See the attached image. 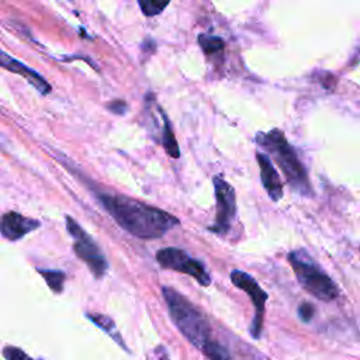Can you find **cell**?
<instances>
[{
  "label": "cell",
  "mask_w": 360,
  "mask_h": 360,
  "mask_svg": "<svg viewBox=\"0 0 360 360\" xmlns=\"http://www.w3.org/2000/svg\"><path fill=\"white\" fill-rule=\"evenodd\" d=\"M156 260L165 269L180 271L193 277L202 287L211 284V276L207 271L205 266L179 248H163L158 250Z\"/></svg>",
  "instance_id": "5b68a950"
},
{
  "label": "cell",
  "mask_w": 360,
  "mask_h": 360,
  "mask_svg": "<svg viewBox=\"0 0 360 360\" xmlns=\"http://www.w3.org/2000/svg\"><path fill=\"white\" fill-rule=\"evenodd\" d=\"M256 159L260 167V177L263 187L273 201H278L283 197V183L270 160V158L262 152L256 153Z\"/></svg>",
  "instance_id": "8fae6325"
},
{
  "label": "cell",
  "mask_w": 360,
  "mask_h": 360,
  "mask_svg": "<svg viewBox=\"0 0 360 360\" xmlns=\"http://www.w3.org/2000/svg\"><path fill=\"white\" fill-rule=\"evenodd\" d=\"M231 281L235 287L243 290L252 300L255 307V318L250 325V335L255 339H259L263 329V319H264V309L267 301V292L257 284V281L248 273L242 270H232L231 271Z\"/></svg>",
  "instance_id": "ba28073f"
},
{
  "label": "cell",
  "mask_w": 360,
  "mask_h": 360,
  "mask_svg": "<svg viewBox=\"0 0 360 360\" xmlns=\"http://www.w3.org/2000/svg\"><path fill=\"white\" fill-rule=\"evenodd\" d=\"M212 181L217 200V217L214 224L208 226V231L217 235H225L229 231L231 222L236 214L235 190L221 176H215Z\"/></svg>",
  "instance_id": "52a82bcc"
},
{
  "label": "cell",
  "mask_w": 360,
  "mask_h": 360,
  "mask_svg": "<svg viewBox=\"0 0 360 360\" xmlns=\"http://www.w3.org/2000/svg\"><path fill=\"white\" fill-rule=\"evenodd\" d=\"M162 294L173 323L194 347L201 350L211 340L210 323L204 314L172 287H163Z\"/></svg>",
  "instance_id": "7a4b0ae2"
},
{
  "label": "cell",
  "mask_w": 360,
  "mask_h": 360,
  "mask_svg": "<svg viewBox=\"0 0 360 360\" xmlns=\"http://www.w3.org/2000/svg\"><path fill=\"white\" fill-rule=\"evenodd\" d=\"M39 273L44 276V278L46 280L48 285L55 292H60L62 291L63 281H65V273H62L59 270H39Z\"/></svg>",
  "instance_id": "e0dca14e"
},
{
  "label": "cell",
  "mask_w": 360,
  "mask_h": 360,
  "mask_svg": "<svg viewBox=\"0 0 360 360\" xmlns=\"http://www.w3.org/2000/svg\"><path fill=\"white\" fill-rule=\"evenodd\" d=\"M105 211L131 235L141 239H158L179 224L172 214L121 194H98Z\"/></svg>",
  "instance_id": "6da1fadb"
},
{
  "label": "cell",
  "mask_w": 360,
  "mask_h": 360,
  "mask_svg": "<svg viewBox=\"0 0 360 360\" xmlns=\"http://www.w3.org/2000/svg\"><path fill=\"white\" fill-rule=\"evenodd\" d=\"M159 112L162 115L163 120V129H162V145L165 148V150L169 153V156L172 158H179L180 156V150H179V145L177 141L174 138V134L172 131V125L170 121L167 120L166 114L159 108Z\"/></svg>",
  "instance_id": "7c38bea8"
},
{
  "label": "cell",
  "mask_w": 360,
  "mask_h": 360,
  "mask_svg": "<svg viewBox=\"0 0 360 360\" xmlns=\"http://www.w3.org/2000/svg\"><path fill=\"white\" fill-rule=\"evenodd\" d=\"M108 110H110L111 112H114V114L122 115V114L127 111V104H125V101H122V100H115V101H112V103L108 104Z\"/></svg>",
  "instance_id": "ffe728a7"
},
{
  "label": "cell",
  "mask_w": 360,
  "mask_h": 360,
  "mask_svg": "<svg viewBox=\"0 0 360 360\" xmlns=\"http://www.w3.org/2000/svg\"><path fill=\"white\" fill-rule=\"evenodd\" d=\"M66 228L75 239V253L89 266V269L93 271L96 277H101L105 273L108 263L101 250L98 249V246L96 245V242L72 217H66Z\"/></svg>",
  "instance_id": "8992f818"
},
{
  "label": "cell",
  "mask_w": 360,
  "mask_h": 360,
  "mask_svg": "<svg viewBox=\"0 0 360 360\" xmlns=\"http://www.w3.org/2000/svg\"><path fill=\"white\" fill-rule=\"evenodd\" d=\"M3 356L7 360H32L30 356H27L22 350H20L18 347L14 346H7L3 350Z\"/></svg>",
  "instance_id": "d6986e66"
},
{
  "label": "cell",
  "mask_w": 360,
  "mask_h": 360,
  "mask_svg": "<svg viewBox=\"0 0 360 360\" xmlns=\"http://www.w3.org/2000/svg\"><path fill=\"white\" fill-rule=\"evenodd\" d=\"M287 260L301 287L312 297L326 302L338 298L339 287L336 283L304 250L290 252Z\"/></svg>",
  "instance_id": "277c9868"
},
{
  "label": "cell",
  "mask_w": 360,
  "mask_h": 360,
  "mask_svg": "<svg viewBox=\"0 0 360 360\" xmlns=\"http://www.w3.org/2000/svg\"><path fill=\"white\" fill-rule=\"evenodd\" d=\"M39 226V221L10 211L0 218V233L8 240H18Z\"/></svg>",
  "instance_id": "30bf717a"
},
{
  "label": "cell",
  "mask_w": 360,
  "mask_h": 360,
  "mask_svg": "<svg viewBox=\"0 0 360 360\" xmlns=\"http://www.w3.org/2000/svg\"><path fill=\"white\" fill-rule=\"evenodd\" d=\"M198 44L207 53H214L218 51H222L225 46V42L221 37H214V35H207V34H200L198 35Z\"/></svg>",
  "instance_id": "9a60e30c"
},
{
  "label": "cell",
  "mask_w": 360,
  "mask_h": 360,
  "mask_svg": "<svg viewBox=\"0 0 360 360\" xmlns=\"http://www.w3.org/2000/svg\"><path fill=\"white\" fill-rule=\"evenodd\" d=\"M256 143L274 156L292 188L304 195L311 194L307 170L281 131L271 129L269 132H257Z\"/></svg>",
  "instance_id": "3957f363"
},
{
  "label": "cell",
  "mask_w": 360,
  "mask_h": 360,
  "mask_svg": "<svg viewBox=\"0 0 360 360\" xmlns=\"http://www.w3.org/2000/svg\"><path fill=\"white\" fill-rule=\"evenodd\" d=\"M89 318L96 323V325H98L101 329H104L108 335H111L121 346H124L125 347V345H124V342L121 340V336H120V333L117 332V329H115V325H114V322L110 319V318H107L105 315H100V314H89Z\"/></svg>",
  "instance_id": "5bb4252c"
},
{
  "label": "cell",
  "mask_w": 360,
  "mask_h": 360,
  "mask_svg": "<svg viewBox=\"0 0 360 360\" xmlns=\"http://www.w3.org/2000/svg\"><path fill=\"white\" fill-rule=\"evenodd\" d=\"M297 314H298V318L304 322V323H309L312 319H314V315H315V307L309 302H302L300 304L298 309H297Z\"/></svg>",
  "instance_id": "ac0fdd59"
},
{
  "label": "cell",
  "mask_w": 360,
  "mask_h": 360,
  "mask_svg": "<svg viewBox=\"0 0 360 360\" xmlns=\"http://www.w3.org/2000/svg\"><path fill=\"white\" fill-rule=\"evenodd\" d=\"M0 66L11 73L20 75L22 76L31 86H34L41 94L46 96L51 93L52 87L48 83V80L45 77H42L37 70L31 69L30 66L24 65L22 62H20L18 59L10 56L8 53H6L3 49H0Z\"/></svg>",
  "instance_id": "9c48e42d"
},
{
  "label": "cell",
  "mask_w": 360,
  "mask_h": 360,
  "mask_svg": "<svg viewBox=\"0 0 360 360\" xmlns=\"http://www.w3.org/2000/svg\"><path fill=\"white\" fill-rule=\"evenodd\" d=\"M170 0H138V4L141 7V11L148 15L153 17L162 13Z\"/></svg>",
  "instance_id": "2e32d148"
},
{
  "label": "cell",
  "mask_w": 360,
  "mask_h": 360,
  "mask_svg": "<svg viewBox=\"0 0 360 360\" xmlns=\"http://www.w3.org/2000/svg\"><path fill=\"white\" fill-rule=\"evenodd\" d=\"M201 352L204 353L207 360H232L228 350L212 339L201 349Z\"/></svg>",
  "instance_id": "4fadbf2b"
}]
</instances>
